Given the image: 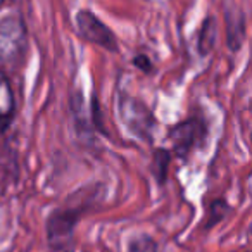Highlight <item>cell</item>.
<instances>
[{
  "label": "cell",
  "instance_id": "cell-12",
  "mask_svg": "<svg viewBox=\"0 0 252 252\" xmlns=\"http://www.w3.org/2000/svg\"><path fill=\"white\" fill-rule=\"evenodd\" d=\"M88 116H90L92 130L104 135V137H109L107 130H105V125H104V116H102V105L98 104V98L95 94H92L90 102H88Z\"/></svg>",
  "mask_w": 252,
  "mask_h": 252
},
{
  "label": "cell",
  "instance_id": "cell-10",
  "mask_svg": "<svg viewBox=\"0 0 252 252\" xmlns=\"http://www.w3.org/2000/svg\"><path fill=\"white\" fill-rule=\"evenodd\" d=\"M173 154L169 149L166 147H156L152 151V166L151 171L154 176L156 183L159 187H164L168 182V175H169V164H171Z\"/></svg>",
  "mask_w": 252,
  "mask_h": 252
},
{
  "label": "cell",
  "instance_id": "cell-4",
  "mask_svg": "<svg viewBox=\"0 0 252 252\" xmlns=\"http://www.w3.org/2000/svg\"><path fill=\"white\" fill-rule=\"evenodd\" d=\"M28 52V30L21 16L9 14L0 19V69L16 67Z\"/></svg>",
  "mask_w": 252,
  "mask_h": 252
},
{
  "label": "cell",
  "instance_id": "cell-1",
  "mask_svg": "<svg viewBox=\"0 0 252 252\" xmlns=\"http://www.w3.org/2000/svg\"><path fill=\"white\" fill-rule=\"evenodd\" d=\"M105 193L104 183L85 185L67 199L66 204L56 207L45 220L47 244L56 252H67L73 247V238L76 226L85 214L95 209Z\"/></svg>",
  "mask_w": 252,
  "mask_h": 252
},
{
  "label": "cell",
  "instance_id": "cell-2",
  "mask_svg": "<svg viewBox=\"0 0 252 252\" xmlns=\"http://www.w3.org/2000/svg\"><path fill=\"white\" fill-rule=\"evenodd\" d=\"M118 114L125 128L133 137L140 138L147 144L154 142V133L158 130V118L142 98L126 94V92H119Z\"/></svg>",
  "mask_w": 252,
  "mask_h": 252
},
{
  "label": "cell",
  "instance_id": "cell-13",
  "mask_svg": "<svg viewBox=\"0 0 252 252\" xmlns=\"http://www.w3.org/2000/svg\"><path fill=\"white\" fill-rule=\"evenodd\" d=\"M128 252H159L158 240L149 233H138L128 240Z\"/></svg>",
  "mask_w": 252,
  "mask_h": 252
},
{
  "label": "cell",
  "instance_id": "cell-14",
  "mask_svg": "<svg viewBox=\"0 0 252 252\" xmlns=\"http://www.w3.org/2000/svg\"><path fill=\"white\" fill-rule=\"evenodd\" d=\"M131 63H133V66L137 67V69H140L144 74H152V73H154V64H152L151 57H149L147 54H137Z\"/></svg>",
  "mask_w": 252,
  "mask_h": 252
},
{
  "label": "cell",
  "instance_id": "cell-15",
  "mask_svg": "<svg viewBox=\"0 0 252 252\" xmlns=\"http://www.w3.org/2000/svg\"><path fill=\"white\" fill-rule=\"evenodd\" d=\"M4 2H5V0H0V7H2V5H4Z\"/></svg>",
  "mask_w": 252,
  "mask_h": 252
},
{
  "label": "cell",
  "instance_id": "cell-3",
  "mask_svg": "<svg viewBox=\"0 0 252 252\" xmlns=\"http://www.w3.org/2000/svg\"><path fill=\"white\" fill-rule=\"evenodd\" d=\"M209 125L202 114H193L169 126L168 142L171 144V154L178 159H189L192 152L200 149L207 140Z\"/></svg>",
  "mask_w": 252,
  "mask_h": 252
},
{
  "label": "cell",
  "instance_id": "cell-11",
  "mask_svg": "<svg viewBox=\"0 0 252 252\" xmlns=\"http://www.w3.org/2000/svg\"><path fill=\"white\" fill-rule=\"evenodd\" d=\"M231 213V206L224 199H214L211 200L209 207H207V216L204 221V230H211L218 223L224 220L228 214Z\"/></svg>",
  "mask_w": 252,
  "mask_h": 252
},
{
  "label": "cell",
  "instance_id": "cell-7",
  "mask_svg": "<svg viewBox=\"0 0 252 252\" xmlns=\"http://www.w3.org/2000/svg\"><path fill=\"white\" fill-rule=\"evenodd\" d=\"M87 109H88V104H87V100H85L81 88H74V90H71L69 111H71V116H73L74 130L78 131V135H92L94 133L92 125H90V116H88Z\"/></svg>",
  "mask_w": 252,
  "mask_h": 252
},
{
  "label": "cell",
  "instance_id": "cell-8",
  "mask_svg": "<svg viewBox=\"0 0 252 252\" xmlns=\"http://www.w3.org/2000/svg\"><path fill=\"white\" fill-rule=\"evenodd\" d=\"M16 116V97L11 81L4 69H0V125L7 128Z\"/></svg>",
  "mask_w": 252,
  "mask_h": 252
},
{
  "label": "cell",
  "instance_id": "cell-5",
  "mask_svg": "<svg viewBox=\"0 0 252 252\" xmlns=\"http://www.w3.org/2000/svg\"><path fill=\"white\" fill-rule=\"evenodd\" d=\"M74 28L83 42L100 47L109 54H119L118 36L100 18H97V14L92 9H78L74 14Z\"/></svg>",
  "mask_w": 252,
  "mask_h": 252
},
{
  "label": "cell",
  "instance_id": "cell-6",
  "mask_svg": "<svg viewBox=\"0 0 252 252\" xmlns=\"http://www.w3.org/2000/svg\"><path fill=\"white\" fill-rule=\"evenodd\" d=\"M224 28H226V45L231 52H238L245 42V33H247V25H245V14L240 7L233 2H226L224 5Z\"/></svg>",
  "mask_w": 252,
  "mask_h": 252
},
{
  "label": "cell",
  "instance_id": "cell-9",
  "mask_svg": "<svg viewBox=\"0 0 252 252\" xmlns=\"http://www.w3.org/2000/svg\"><path fill=\"white\" fill-rule=\"evenodd\" d=\"M218 40V21L214 16H206L204 21L200 23V28L197 32V54L200 57H207L213 52L214 45Z\"/></svg>",
  "mask_w": 252,
  "mask_h": 252
}]
</instances>
